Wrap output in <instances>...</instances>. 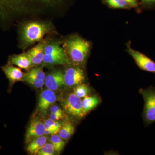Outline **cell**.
I'll return each instance as SVG.
<instances>
[{
    "mask_svg": "<svg viewBox=\"0 0 155 155\" xmlns=\"http://www.w3.org/2000/svg\"><path fill=\"white\" fill-rule=\"evenodd\" d=\"M68 0H0V25L6 26L19 17L57 10Z\"/></svg>",
    "mask_w": 155,
    "mask_h": 155,
    "instance_id": "6da1fadb",
    "label": "cell"
},
{
    "mask_svg": "<svg viewBox=\"0 0 155 155\" xmlns=\"http://www.w3.org/2000/svg\"><path fill=\"white\" fill-rule=\"evenodd\" d=\"M54 26L51 22L30 21L22 24L19 27V46L22 49L41 41L47 34L56 33Z\"/></svg>",
    "mask_w": 155,
    "mask_h": 155,
    "instance_id": "7a4b0ae2",
    "label": "cell"
},
{
    "mask_svg": "<svg viewBox=\"0 0 155 155\" xmlns=\"http://www.w3.org/2000/svg\"><path fill=\"white\" fill-rule=\"evenodd\" d=\"M63 46L69 60L77 65L84 64L90 50L89 42L77 35L64 41Z\"/></svg>",
    "mask_w": 155,
    "mask_h": 155,
    "instance_id": "3957f363",
    "label": "cell"
},
{
    "mask_svg": "<svg viewBox=\"0 0 155 155\" xmlns=\"http://www.w3.org/2000/svg\"><path fill=\"white\" fill-rule=\"evenodd\" d=\"M45 55L42 65L44 66L54 65H70L71 64L66 52L61 47L59 42L55 41H46L44 48Z\"/></svg>",
    "mask_w": 155,
    "mask_h": 155,
    "instance_id": "277c9868",
    "label": "cell"
},
{
    "mask_svg": "<svg viewBox=\"0 0 155 155\" xmlns=\"http://www.w3.org/2000/svg\"><path fill=\"white\" fill-rule=\"evenodd\" d=\"M139 93L143 97L144 108L142 113L143 122L146 125L155 122V87L152 86L140 88Z\"/></svg>",
    "mask_w": 155,
    "mask_h": 155,
    "instance_id": "5b68a950",
    "label": "cell"
},
{
    "mask_svg": "<svg viewBox=\"0 0 155 155\" xmlns=\"http://www.w3.org/2000/svg\"><path fill=\"white\" fill-rule=\"evenodd\" d=\"M64 110L71 116L80 119L85 116L82 107V101L74 93L68 95L63 104Z\"/></svg>",
    "mask_w": 155,
    "mask_h": 155,
    "instance_id": "8992f818",
    "label": "cell"
},
{
    "mask_svg": "<svg viewBox=\"0 0 155 155\" xmlns=\"http://www.w3.org/2000/svg\"><path fill=\"white\" fill-rule=\"evenodd\" d=\"M65 85L69 87L82 84L85 80V75L83 69L79 67L67 68L64 73Z\"/></svg>",
    "mask_w": 155,
    "mask_h": 155,
    "instance_id": "52a82bcc",
    "label": "cell"
},
{
    "mask_svg": "<svg viewBox=\"0 0 155 155\" xmlns=\"http://www.w3.org/2000/svg\"><path fill=\"white\" fill-rule=\"evenodd\" d=\"M128 52L140 69L147 72L155 73V63L153 61L142 53L130 47L128 48Z\"/></svg>",
    "mask_w": 155,
    "mask_h": 155,
    "instance_id": "ba28073f",
    "label": "cell"
},
{
    "mask_svg": "<svg viewBox=\"0 0 155 155\" xmlns=\"http://www.w3.org/2000/svg\"><path fill=\"white\" fill-rule=\"evenodd\" d=\"M44 123L38 119H34L30 122L25 135V142L28 143L39 137L45 135Z\"/></svg>",
    "mask_w": 155,
    "mask_h": 155,
    "instance_id": "9c48e42d",
    "label": "cell"
},
{
    "mask_svg": "<svg viewBox=\"0 0 155 155\" xmlns=\"http://www.w3.org/2000/svg\"><path fill=\"white\" fill-rule=\"evenodd\" d=\"M45 84L48 89L53 91L57 90L65 85L64 72L60 70H54L50 72L46 76Z\"/></svg>",
    "mask_w": 155,
    "mask_h": 155,
    "instance_id": "30bf717a",
    "label": "cell"
},
{
    "mask_svg": "<svg viewBox=\"0 0 155 155\" xmlns=\"http://www.w3.org/2000/svg\"><path fill=\"white\" fill-rule=\"evenodd\" d=\"M1 68L9 80V85L11 87L16 82L23 80L24 73L20 68L15 67L13 64L8 63Z\"/></svg>",
    "mask_w": 155,
    "mask_h": 155,
    "instance_id": "8fae6325",
    "label": "cell"
},
{
    "mask_svg": "<svg viewBox=\"0 0 155 155\" xmlns=\"http://www.w3.org/2000/svg\"><path fill=\"white\" fill-rule=\"evenodd\" d=\"M57 97L54 91L51 90H45L42 92L39 97L38 110L41 113H45L52 105L56 102Z\"/></svg>",
    "mask_w": 155,
    "mask_h": 155,
    "instance_id": "7c38bea8",
    "label": "cell"
},
{
    "mask_svg": "<svg viewBox=\"0 0 155 155\" xmlns=\"http://www.w3.org/2000/svg\"><path fill=\"white\" fill-rule=\"evenodd\" d=\"M46 41V40L42 41L27 52L33 67H36L42 64L45 55V46Z\"/></svg>",
    "mask_w": 155,
    "mask_h": 155,
    "instance_id": "4fadbf2b",
    "label": "cell"
},
{
    "mask_svg": "<svg viewBox=\"0 0 155 155\" xmlns=\"http://www.w3.org/2000/svg\"><path fill=\"white\" fill-rule=\"evenodd\" d=\"M8 63L21 69L28 70L32 66L27 52L20 54L13 55L9 57Z\"/></svg>",
    "mask_w": 155,
    "mask_h": 155,
    "instance_id": "5bb4252c",
    "label": "cell"
},
{
    "mask_svg": "<svg viewBox=\"0 0 155 155\" xmlns=\"http://www.w3.org/2000/svg\"><path fill=\"white\" fill-rule=\"evenodd\" d=\"M47 137L45 135L39 137L28 143L27 151L29 153L37 155L39 151L46 143Z\"/></svg>",
    "mask_w": 155,
    "mask_h": 155,
    "instance_id": "9a60e30c",
    "label": "cell"
},
{
    "mask_svg": "<svg viewBox=\"0 0 155 155\" xmlns=\"http://www.w3.org/2000/svg\"><path fill=\"white\" fill-rule=\"evenodd\" d=\"M99 98L96 96H87L82 101V107L85 115L87 113L95 108L100 104Z\"/></svg>",
    "mask_w": 155,
    "mask_h": 155,
    "instance_id": "2e32d148",
    "label": "cell"
},
{
    "mask_svg": "<svg viewBox=\"0 0 155 155\" xmlns=\"http://www.w3.org/2000/svg\"><path fill=\"white\" fill-rule=\"evenodd\" d=\"M75 129V127L70 122H64L58 132L59 135L63 139L67 140L73 135Z\"/></svg>",
    "mask_w": 155,
    "mask_h": 155,
    "instance_id": "e0dca14e",
    "label": "cell"
},
{
    "mask_svg": "<svg viewBox=\"0 0 155 155\" xmlns=\"http://www.w3.org/2000/svg\"><path fill=\"white\" fill-rule=\"evenodd\" d=\"M50 141L54 146L55 151L59 153L64 149L65 142L64 139L60 137L58 134H53L50 137Z\"/></svg>",
    "mask_w": 155,
    "mask_h": 155,
    "instance_id": "ac0fdd59",
    "label": "cell"
},
{
    "mask_svg": "<svg viewBox=\"0 0 155 155\" xmlns=\"http://www.w3.org/2000/svg\"><path fill=\"white\" fill-rule=\"evenodd\" d=\"M22 81L26 82L37 88H40L43 87L45 84V81L40 80L35 78L31 77L24 74Z\"/></svg>",
    "mask_w": 155,
    "mask_h": 155,
    "instance_id": "d6986e66",
    "label": "cell"
},
{
    "mask_svg": "<svg viewBox=\"0 0 155 155\" xmlns=\"http://www.w3.org/2000/svg\"><path fill=\"white\" fill-rule=\"evenodd\" d=\"M108 5L114 8L125 9L131 8L128 3L123 0H105Z\"/></svg>",
    "mask_w": 155,
    "mask_h": 155,
    "instance_id": "ffe728a7",
    "label": "cell"
},
{
    "mask_svg": "<svg viewBox=\"0 0 155 155\" xmlns=\"http://www.w3.org/2000/svg\"><path fill=\"white\" fill-rule=\"evenodd\" d=\"M90 92V89L85 84H79L74 89V93L76 96L81 98H84L87 96Z\"/></svg>",
    "mask_w": 155,
    "mask_h": 155,
    "instance_id": "44dd1931",
    "label": "cell"
},
{
    "mask_svg": "<svg viewBox=\"0 0 155 155\" xmlns=\"http://www.w3.org/2000/svg\"><path fill=\"white\" fill-rule=\"evenodd\" d=\"M26 74L32 77H36L41 80L45 81V74L44 72L43 67H42L36 66V67L31 69Z\"/></svg>",
    "mask_w": 155,
    "mask_h": 155,
    "instance_id": "7402d4cb",
    "label": "cell"
},
{
    "mask_svg": "<svg viewBox=\"0 0 155 155\" xmlns=\"http://www.w3.org/2000/svg\"><path fill=\"white\" fill-rule=\"evenodd\" d=\"M54 148L51 143H47L39 151L38 155H53L54 153Z\"/></svg>",
    "mask_w": 155,
    "mask_h": 155,
    "instance_id": "603a6c76",
    "label": "cell"
},
{
    "mask_svg": "<svg viewBox=\"0 0 155 155\" xmlns=\"http://www.w3.org/2000/svg\"><path fill=\"white\" fill-rule=\"evenodd\" d=\"M45 122H46L48 125H50L51 127H53V128H56V129L59 130H60L61 126H62V125L60 122H57L56 121H54V120H51L50 119L46 120Z\"/></svg>",
    "mask_w": 155,
    "mask_h": 155,
    "instance_id": "cb8c5ba5",
    "label": "cell"
},
{
    "mask_svg": "<svg viewBox=\"0 0 155 155\" xmlns=\"http://www.w3.org/2000/svg\"><path fill=\"white\" fill-rule=\"evenodd\" d=\"M64 114L51 113L50 115V119L54 120V121H57V120L62 119L64 117Z\"/></svg>",
    "mask_w": 155,
    "mask_h": 155,
    "instance_id": "d4e9b609",
    "label": "cell"
},
{
    "mask_svg": "<svg viewBox=\"0 0 155 155\" xmlns=\"http://www.w3.org/2000/svg\"><path fill=\"white\" fill-rule=\"evenodd\" d=\"M50 112L51 113H55V114H64L63 111L57 105L52 106L50 108Z\"/></svg>",
    "mask_w": 155,
    "mask_h": 155,
    "instance_id": "484cf974",
    "label": "cell"
},
{
    "mask_svg": "<svg viewBox=\"0 0 155 155\" xmlns=\"http://www.w3.org/2000/svg\"><path fill=\"white\" fill-rule=\"evenodd\" d=\"M143 5L147 7L155 6V0H140Z\"/></svg>",
    "mask_w": 155,
    "mask_h": 155,
    "instance_id": "4316f807",
    "label": "cell"
},
{
    "mask_svg": "<svg viewBox=\"0 0 155 155\" xmlns=\"http://www.w3.org/2000/svg\"><path fill=\"white\" fill-rule=\"evenodd\" d=\"M129 4L131 8H137L138 6L139 3L137 0H123Z\"/></svg>",
    "mask_w": 155,
    "mask_h": 155,
    "instance_id": "83f0119b",
    "label": "cell"
}]
</instances>
